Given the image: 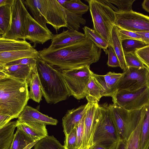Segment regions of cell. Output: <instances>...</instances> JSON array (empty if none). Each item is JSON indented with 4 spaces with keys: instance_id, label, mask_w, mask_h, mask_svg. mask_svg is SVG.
<instances>
[{
    "instance_id": "obj_1",
    "label": "cell",
    "mask_w": 149,
    "mask_h": 149,
    "mask_svg": "<svg viewBox=\"0 0 149 149\" xmlns=\"http://www.w3.org/2000/svg\"><path fill=\"white\" fill-rule=\"evenodd\" d=\"M38 52L42 60L61 70L90 66L98 61L102 52L101 49L86 38L51 52Z\"/></svg>"
},
{
    "instance_id": "obj_2",
    "label": "cell",
    "mask_w": 149,
    "mask_h": 149,
    "mask_svg": "<svg viewBox=\"0 0 149 149\" xmlns=\"http://www.w3.org/2000/svg\"><path fill=\"white\" fill-rule=\"evenodd\" d=\"M28 83L0 72V114L18 118L29 99Z\"/></svg>"
},
{
    "instance_id": "obj_3",
    "label": "cell",
    "mask_w": 149,
    "mask_h": 149,
    "mask_svg": "<svg viewBox=\"0 0 149 149\" xmlns=\"http://www.w3.org/2000/svg\"><path fill=\"white\" fill-rule=\"evenodd\" d=\"M36 59L40 89L46 101L55 104L66 100L70 94L60 69L54 68L40 57Z\"/></svg>"
},
{
    "instance_id": "obj_4",
    "label": "cell",
    "mask_w": 149,
    "mask_h": 149,
    "mask_svg": "<svg viewBox=\"0 0 149 149\" xmlns=\"http://www.w3.org/2000/svg\"><path fill=\"white\" fill-rule=\"evenodd\" d=\"M88 3L94 29L113 47L112 33L115 25V12L100 0H89Z\"/></svg>"
},
{
    "instance_id": "obj_5",
    "label": "cell",
    "mask_w": 149,
    "mask_h": 149,
    "mask_svg": "<svg viewBox=\"0 0 149 149\" xmlns=\"http://www.w3.org/2000/svg\"><path fill=\"white\" fill-rule=\"evenodd\" d=\"M109 105L119 140H127L145 117L147 106L140 109L129 111L114 104Z\"/></svg>"
},
{
    "instance_id": "obj_6",
    "label": "cell",
    "mask_w": 149,
    "mask_h": 149,
    "mask_svg": "<svg viewBox=\"0 0 149 149\" xmlns=\"http://www.w3.org/2000/svg\"><path fill=\"white\" fill-rule=\"evenodd\" d=\"M67 86L70 96L77 100L85 97V92L89 81L91 71L89 65L60 69Z\"/></svg>"
},
{
    "instance_id": "obj_7",
    "label": "cell",
    "mask_w": 149,
    "mask_h": 149,
    "mask_svg": "<svg viewBox=\"0 0 149 149\" xmlns=\"http://www.w3.org/2000/svg\"><path fill=\"white\" fill-rule=\"evenodd\" d=\"M101 114L95 131L93 145L100 144L108 148L119 140L107 104L100 105Z\"/></svg>"
},
{
    "instance_id": "obj_8",
    "label": "cell",
    "mask_w": 149,
    "mask_h": 149,
    "mask_svg": "<svg viewBox=\"0 0 149 149\" xmlns=\"http://www.w3.org/2000/svg\"><path fill=\"white\" fill-rule=\"evenodd\" d=\"M113 104L126 110L140 109L149 105V87L134 92L116 91L112 97Z\"/></svg>"
},
{
    "instance_id": "obj_9",
    "label": "cell",
    "mask_w": 149,
    "mask_h": 149,
    "mask_svg": "<svg viewBox=\"0 0 149 149\" xmlns=\"http://www.w3.org/2000/svg\"><path fill=\"white\" fill-rule=\"evenodd\" d=\"M123 72L117 85L116 91L126 90L134 92L149 87V71L147 67L143 68L129 67Z\"/></svg>"
},
{
    "instance_id": "obj_10",
    "label": "cell",
    "mask_w": 149,
    "mask_h": 149,
    "mask_svg": "<svg viewBox=\"0 0 149 149\" xmlns=\"http://www.w3.org/2000/svg\"><path fill=\"white\" fill-rule=\"evenodd\" d=\"M29 13L22 0H13L11 8V21L9 30L0 36L5 38L26 40L25 23Z\"/></svg>"
},
{
    "instance_id": "obj_11",
    "label": "cell",
    "mask_w": 149,
    "mask_h": 149,
    "mask_svg": "<svg viewBox=\"0 0 149 149\" xmlns=\"http://www.w3.org/2000/svg\"><path fill=\"white\" fill-rule=\"evenodd\" d=\"M38 8L47 23L56 32L62 27H67L65 8L57 0H36Z\"/></svg>"
},
{
    "instance_id": "obj_12",
    "label": "cell",
    "mask_w": 149,
    "mask_h": 149,
    "mask_svg": "<svg viewBox=\"0 0 149 149\" xmlns=\"http://www.w3.org/2000/svg\"><path fill=\"white\" fill-rule=\"evenodd\" d=\"M115 25L134 32H149V16L133 10L115 12Z\"/></svg>"
},
{
    "instance_id": "obj_13",
    "label": "cell",
    "mask_w": 149,
    "mask_h": 149,
    "mask_svg": "<svg viewBox=\"0 0 149 149\" xmlns=\"http://www.w3.org/2000/svg\"><path fill=\"white\" fill-rule=\"evenodd\" d=\"M85 113L84 134L81 149H90L93 145L94 134L99 123L101 112L98 103H88Z\"/></svg>"
},
{
    "instance_id": "obj_14",
    "label": "cell",
    "mask_w": 149,
    "mask_h": 149,
    "mask_svg": "<svg viewBox=\"0 0 149 149\" xmlns=\"http://www.w3.org/2000/svg\"><path fill=\"white\" fill-rule=\"evenodd\" d=\"M53 34L50 30L44 28L29 13L25 23V38L33 43V47L37 44H42L52 38Z\"/></svg>"
},
{
    "instance_id": "obj_15",
    "label": "cell",
    "mask_w": 149,
    "mask_h": 149,
    "mask_svg": "<svg viewBox=\"0 0 149 149\" xmlns=\"http://www.w3.org/2000/svg\"><path fill=\"white\" fill-rule=\"evenodd\" d=\"M85 39L84 34L78 31L68 30L53 35L51 43L47 48L40 51L42 52L52 51L75 43Z\"/></svg>"
},
{
    "instance_id": "obj_16",
    "label": "cell",
    "mask_w": 149,
    "mask_h": 149,
    "mask_svg": "<svg viewBox=\"0 0 149 149\" xmlns=\"http://www.w3.org/2000/svg\"><path fill=\"white\" fill-rule=\"evenodd\" d=\"M58 122L56 119L44 114L37 109L28 105L25 107L17 120V123L33 122L54 125H56Z\"/></svg>"
},
{
    "instance_id": "obj_17",
    "label": "cell",
    "mask_w": 149,
    "mask_h": 149,
    "mask_svg": "<svg viewBox=\"0 0 149 149\" xmlns=\"http://www.w3.org/2000/svg\"><path fill=\"white\" fill-rule=\"evenodd\" d=\"M88 103L78 108L68 110L62 119L63 131L65 136L69 134L85 114Z\"/></svg>"
},
{
    "instance_id": "obj_18",
    "label": "cell",
    "mask_w": 149,
    "mask_h": 149,
    "mask_svg": "<svg viewBox=\"0 0 149 149\" xmlns=\"http://www.w3.org/2000/svg\"><path fill=\"white\" fill-rule=\"evenodd\" d=\"M0 72L11 77L26 81L28 84L33 73L30 67L21 64L0 65Z\"/></svg>"
},
{
    "instance_id": "obj_19",
    "label": "cell",
    "mask_w": 149,
    "mask_h": 149,
    "mask_svg": "<svg viewBox=\"0 0 149 149\" xmlns=\"http://www.w3.org/2000/svg\"><path fill=\"white\" fill-rule=\"evenodd\" d=\"M46 125L33 122H17L16 127L33 140L39 141L48 136Z\"/></svg>"
},
{
    "instance_id": "obj_20",
    "label": "cell",
    "mask_w": 149,
    "mask_h": 149,
    "mask_svg": "<svg viewBox=\"0 0 149 149\" xmlns=\"http://www.w3.org/2000/svg\"><path fill=\"white\" fill-rule=\"evenodd\" d=\"M40 57L38 51L33 47L25 50L0 52V65L9 62L27 58H36Z\"/></svg>"
},
{
    "instance_id": "obj_21",
    "label": "cell",
    "mask_w": 149,
    "mask_h": 149,
    "mask_svg": "<svg viewBox=\"0 0 149 149\" xmlns=\"http://www.w3.org/2000/svg\"><path fill=\"white\" fill-rule=\"evenodd\" d=\"M33 47L26 40L0 37V52L27 49Z\"/></svg>"
},
{
    "instance_id": "obj_22",
    "label": "cell",
    "mask_w": 149,
    "mask_h": 149,
    "mask_svg": "<svg viewBox=\"0 0 149 149\" xmlns=\"http://www.w3.org/2000/svg\"><path fill=\"white\" fill-rule=\"evenodd\" d=\"M101 87L91 71V76L85 92V97L89 103H98L102 97Z\"/></svg>"
},
{
    "instance_id": "obj_23",
    "label": "cell",
    "mask_w": 149,
    "mask_h": 149,
    "mask_svg": "<svg viewBox=\"0 0 149 149\" xmlns=\"http://www.w3.org/2000/svg\"><path fill=\"white\" fill-rule=\"evenodd\" d=\"M38 141L33 140L24 132L17 128L9 149H31Z\"/></svg>"
},
{
    "instance_id": "obj_24",
    "label": "cell",
    "mask_w": 149,
    "mask_h": 149,
    "mask_svg": "<svg viewBox=\"0 0 149 149\" xmlns=\"http://www.w3.org/2000/svg\"><path fill=\"white\" fill-rule=\"evenodd\" d=\"M17 120L10 121L0 128V149H9L14 136Z\"/></svg>"
},
{
    "instance_id": "obj_25",
    "label": "cell",
    "mask_w": 149,
    "mask_h": 149,
    "mask_svg": "<svg viewBox=\"0 0 149 149\" xmlns=\"http://www.w3.org/2000/svg\"><path fill=\"white\" fill-rule=\"evenodd\" d=\"M112 39L113 47L118 58L120 68L123 72H125L128 68L126 65L121 40L120 38L118 32V28L115 25L113 26L112 33Z\"/></svg>"
},
{
    "instance_id": "obj_26",
    "label": "cell",
    "mask_w": 149,
    "mask_h": 149,
    "mask_svg": "<svg viewBox=\"0 0 149 149\" xmlns=\"http://www.w3.org/2000/svg\"><path fill=\"white\" fill-rule=\"evenodd\" d=\"M13 0L0 6V34L5 35L10 28L11 21V8Z\"/></svg>"
},
{
    "instance_id": "obj_27",
    "label": "cell",
    "mask_w": 149,
    "mask_h": 149,
    "mask_svg": "<svg viewBox=\"0 0 149 149\" xmlns=\"http://www.w3.org/2000/svg\"><path fill=\"white\" fill-rule=\"evenodd\" d=\"M86 39L91 40L97 47L102 49L106 54L109 45L105 39L99 35L94 29L87 26L83 28Z\"/></svg>"
},
{
    "instance_id": "obj_28",
    "label": "cell",
    "mask_w": 149,
    "mask_h": 149,
    "mask_svg": "<svg viewBox=\"0 0 149 149\" xmlns=\"http://www.w3.org/2000/svg\"><path fill=\"white\" fill-rule=\"evenodd\" d=\"M30 87L29 99L39 103L42 100V93L40 89V83L37 72H33L28 84Z\"/></svg>"
},
{
    "instance_id": "obj_29",
    "label": "cell",
    "mask_w": 149,
    "mask_h": 149,
    "mask_svg": "<svg viewBox=\"0 0 149 149\" xmlns=\"http://www.w3.org/2000/svg\"><path fill=\"white\" fill-rule=\"evenodd\" d=\"M118 73L109 72L105 75H100L93 72V74L99 83L102 90V96H104L108 88L116 82Z\"/></svg>"
},
{
    "instance_id": "obj_30",
    "label": "cell",
    "mask_w": 149,
    "mask_h": 149,
    "mask_svg": "<svg viewBox=\"0 0 149 149\" xmlns=\"http://www.w3.org/2000/svg\"><path fill=\"white\" fill-rule=\"evenodd\" d=\"M23 3L32 15L34 19L41 26L49 30L47 26L46 21L41 13L36 0H22Z\"/></svg>"
},
{
    "instance_id": "obj_31",
    "label": "cell",
    "mask_w": 149,
    "mask_h": 149,
    "mask_svg": "<svg viewBox=\"0 0 149 149\" xmlns=\"http://www.w3.org/2000/svg\"><path fill=\"white\" fill-rule=\"evenodd\" d=\"M145 117L141 120L127 139L126 149H141V130Z\"/></svg>"
},
{
    "instance_id": "obj_32",
    "label": "cell",
    "mask_w": 149,
    "mask_h": 149,
    "mask_svg": "<svg viewBox=\"0 0 149 149\" xmlns=\"http://www.w3.org/2000/svg\"><path fill=\"white\" fill-rule=\"evenodd\" d=\"M33 149H65L53 135L48 136L38 141Z\"/></svg>"
},
{
    "instance_id": "obj_33",
    "label": "cell",
    "mask_w": 149,
    "mask_h": 149,
    "mask_svg": "<svg viewBox=\"0 0 149 149\" xmlns=\"http://www.w3.org/2000/svg\"><path fill=\"white\" fill-rule=\"evenodd\" d=\"M67 22V27L68 30L77 31L80 24L85 25L86 21L82 15L73 13L65 8Z\"/></svg>"
},
{
    "instance_id": "obj_34",
    "label": "cell",
    "mask_w": 149,
    "mask_h": 149,
    "mask_svg": "<svg viewBox=\"0 0 149 149\" xmlns=\"http://www.w3.org/2000/svg\"><path fill=\"white\" fill-rule=\"evenodd\" d=\"M63 7L75 14L82 15L87 12L89 6L80 0H68Z\"/></svg>"
},
{
    "instance_id": "obj_35",
    "label": "cell",
    "mask_w": 149,
    "mask_h": 149,
    "mask_svg": "<svg viewBox=\"0 0 149 149\" xmlns=\"http://www.w3.org/2000/svg\"><path fill=\"white\" fill-rule=\"evenodd\" d=\"M149 148V105L143 121L141 132V149Z\"/></svg>"
},
{
    "instance_id": "obj_36",
    "label": "cell",
    "mask_w": 149,
    "mask_h": 149,
    "mask_svg": "<svg viewBox=\"0 0 149 149\" xmlns=\"http://www.w3.org/2000/svg\"><path fill=\"white\" fill-rule=\"evenodd\" d=\"M124 54L135 53L137 50L147 45L142 41L134 39H124L121 40Z\"/></svg>"
},
{
    "instance_id": "obj_37",
    "label": "cell",
    "mask_w": 149,
    "mask_h": 149,
    "mask_svg": "<svg viewBox=\"0 0 149 149\" xmlns=\"http://www.w3.org/2000/svg\"><path fill=\"white\" fill-rule=\"evenodd\" d=\"M125 58L128 68H143L147 67L135 53L125 54Z\"/></svg>"
},
{
    "instance_id": "obj_38",
    "label": "cell",
    "mask_w": 149,
    "mask_h": 149,
    "mask_svg": "<svg viewBox=\"0 0 149 149\" xmlns=\"http://www.w3.org/2000/svg\"><path fill=\"white\" fill-rule=\"evenodd\" d=\"M111 3L116 5L120 12H126L133 10L132 5L135 0H108Z\"/></svg>"
},
{
    "instance_id": "obj_39",
    "label": "cell",
    "mask_w": 149,
    "mask_h": 149,
    "mask_svg": "<svg viewBox=\"0 0 149 149\" xmlns=\"http://www.w3.org/2000/svg\"><path fill=\"white\" fill-rule=\"evenodd\" d=\"M63 146L65 149H77L76 129L73 128L70 133L65 135Z\"/></svg>"
},
{
    "instance_id": "obj_40",
    "label": "cell",
    "mask_w": 149,
    "mask_h": 149,
    "mask_svg": "<svg viewBox=\"0 0 149 149\" xmlns=\"http://www.w3.org/2000/svg\"><path fill=\"white\" fill-rule=\"evenodd\" d=\"M24 65L30 67L33 73L37 72L36 59L35 58H24L14 61L6 63L4 65Z\"/></svg>"
},
{
    "instance_id": "obj_41",
    "label": "cell",
    "mask_w": 149,
    "mask_h": 149,
    "mask_svg": "<svg viewBox=\"0 0 149 149\" xmlns=\"http://www.w3.org/2000/svg\"><path fill=\"white\" fill-rule=\"evenodd\" d=\"M108 60L107 65L112 67H120V64L118 58L113 47L109 45L108 48Z\"/></svg>"
},
{
    "instance_id": "obj_42",
    "label": "cell",
    "mask_w": 149,
    "mask_h": 149,
    "mask_svg": "<svg viewBox=\"0 0 149 149\" xmlns=\"http://www.w3.org/2000/svg\"><path fill=\"white\" fill-rule=\"evenodd\" d=\"M85 114L76 126L77 149L79 148L82 143L84 130Z\"/></svg>"
},
{
    "instance_id": "obj_43",
    "label": "cell",
    "mask_w": 149,
    "mask_h": 149,
    "mask_svg": "<svg viewBox=\"0 0 149 149\" xmlns=\"http://www.w3.org/2000/svg\"><path fill=\"white\" fill-rule=\"evenodd\" d=\"M135 53L144 65L149 67V45L137 50Z\"/></svg>"
},
{
    "instance_id": "obj_44",
    "label": "cell",
    "mask_w": 149,
    "mask_h": 149,
    "mask_svg": "<svg viewBox=\"0 0 149 149\" xmlns=\"http://www.w3.org/2000/svg\"><path fill=\"white\" fill-rule=\"evenodd\" d=\"M118 29L119 36L121 40L124 39H134L142 41L140 35L136 33Z\"/></svg>"
},
{
    "instance_id": "obj_45",
    "label": "cell",
    "mask_w": 149,
    "mask_h": 149,
    "mask_svg": "<svg viewBox=\"0 0 149 149\" xmlns=\"http://www.w3.org/2000/svg\"><path fill=\"white\" fill-rule=\"evenodd\" d=\"M127 140L120 139L112 144L109 149H126Z\"/></svg>"
},
{
    "instance_id": "obj_46",
    "label": "cell",
    "mask_w": 149,
    "mask_h": 149,
    "mask_svg": "<svg viewBox=\"0 0 149 149\" xmlns=\"http://www.w3.org/2000/svg\"><path fill=\"white\" fill-rule=\"evenodd\" d=\"M12 119V118L9 116L0 114V128L7 124Z\"/></svg>"
},
{
    "instance_id": "obj_47",
    "label": "cell",
    "mask_w": 149,
    "mask_h": 149,
    "mask_svg": "<svg viewBox=\"0 0 149 149\" xmlns=\"http://www.w3.org/2000/svg\"><path fill=\"white\" fill-rule=\"evenodd\" d=\"M135 32L140 35L143 42L147 45H149V32Z\"/></svg>"
},
{
    "instance_id": "obj_48",
    "label": "cell",
    "mask_w": 149,
    "mask_h": 149,
    "mask_svg": "<svg viewBox=\"0 0 149 149\" xmlns=\"http://www.w3.org/2000/svg\"><path fill=\"white\" fill-rule=\"evenodd\" d=\"M142 8L149 13V0H144L142 4Z\"/></svg>"
},
{
    "instance_id": "obj_49",
    "label": "cell",
    "mask_w": 149,
    "mask_h": 149,
    "mask_svg": "<svg viewBox=\"0 0 149 149\" xmlns=\"http://www.w3.org/2000/svg\"><path fill=\"white\" fill-rule=\"evenodd\" d=\"M90 149H109L108 148L103 146L100 144L93 145Z\"/></svg>"
},
{
    "instance_id": "obj_50",
    "label": "cell",
    "mask_w": 149,
    "mask_h": 149,
    "mask_svg": "<svg viewBox=\"0 0 149 149\" xmlns=\"http://www.w3.org/2000/svg\"><path fill=\"white\" fill-rule=\"evenodd\" d=\"M11 0H0V6L4 5L10 2Z\"/></svg>"
},
{
    "instance_id": "obj_51",
    "label": "cell",
    "mask_w": 149,
    "mask_h": 149,
    "mask_svg": "<svg viewBox=\"0 0 149 149\" xmlns=\"http://www.w3.org/2000/svg\"><path fill=\"white\" fill-rule=\"evenodd\" d=\"M58 3L62 6H63L65 3L68 0H57Z\"/></svg>"
},
{
    "instance_id": "obj_52",
    "label": "cell",
    "mask_w": 149,
    "mask_h": 149,
    "mask_svg": "<svg viewBox=\"0 0 149 149\" xmlns=\"http://www.w3.org/2000/svg\"><path fill=\"white\" fill-rule=\"evenodd\" d=\"M148 71H149V67H147Z\"/></svg>"
},
{
    "instance_id": "obj_53",
    "label": "cell",
    "mask_w": 149,
    "mask_h": 149,
    "mask_svg": "<svg viewBox=\"0 0 149 149\" xmlns=\"http://www.w3.org/2000/svg\"><path fill=\"white\" fill-rule=\"evenodd\" d=\"M77 149H81V148H78Z\"/></svg>"
},
{
    "instance_id": "obj_54",
    "label": "cell",
    "mask_w": 149,
    "mask_h": 149,
    "mask_svg": "<svg viewBox=\"0 0 149 149\" xmlns=\"http://www.w3.org/2000/svg\"></svg>"
}]
</instances>
